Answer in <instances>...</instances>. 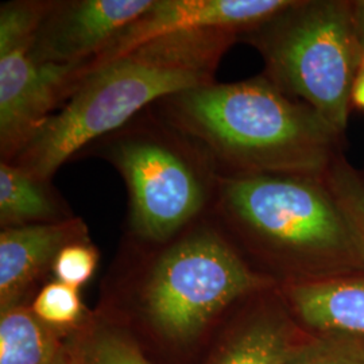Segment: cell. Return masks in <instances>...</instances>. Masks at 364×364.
<instances>
[{"label": "cell", "mask_w": 364, "mask_h": 364, "mask_svg": "<svg viewBox=\"0 0 364 364\" xmlns=\"http://www.w3.org/2000/svg\"><path fill=\"white\" fill-rule=\"evenodd\" d=\"M150 107L201 144L220 176L326 177L344 156V134L263 75L213 81Z\"/></svg>", "instance_id": "6da1fadb"}, {"label": "cell", "mask_w": 364, "mask_h": 364, "mask_svg": "<svg viewBox=\"0 0 364 364\" xmlns=\"http://www.w3.org/2000/svg\"><path fill=\"white\" fill-rule=\"evenodd\" d=\"M239 36L198 30L153 39L87 73L66 105L36 131L10 162L52 181L92 142L119 130L150 105L215 81Z\"/></svg>", "instance_id": "7a4b0ae2"}, {"label": "cell", "mask_w": 364, "mask_h": 364, "mask_svg": "<svg viewBox=\"0 0 364 364\" xmlns=\"http://www.w3.org/2000/svg\"><path fill=\"white\" fill-rule=\"evenodd\" d=\"M210 215L232 243L287 270V284L364 269L362 239L326 176H220Z\"/></svg>", "instance_id": "3957f363"}, {"label": "cell", "mask_w": 364, "mask_h": 364, "mask_svg": "<svg viewBox=\"0 0 364 364\" xmlns=\"http://www.w3.org/2000/svg\"><path fill=\"white\" fill-rule=\"evenodd\" d=\"M81 156L105 159L119 171L129 192V230L138 242H166L212 210L220 178L213 159L151 107Z\"/></svg>", "instance_id": "277c9868"}, {"label": "cell", "mask_w": 364, "mask_h": 364, "mask_svg": "<svg viewBox=\"0 0 364 364\" xmlns=\"http://www.w3.org/2000/svg\"><path fill=\"white\" fill-rule=\"evenodd\" d=\"M239 42L257 49L264 64L262 75L279 91L311 105L346 132L363 58L351 0H290Z\"/></svg>", "instance_id": "5b68a950"}, {"label": "cell", "mask_w": 364, "mask_h": 364, "mask_svg": "<svg viewBox=\"0 0 364 364\" xmlns=\"http://www.w3.org/2000/svg\"><path fill=\"white\" fill-rule=\"evenodd\" d=\"M156 245L136 294L149 321L169 338L195 336L239 299L274 285L243 258L210 213Z\"/></svg>", "instance_id": "8992f818"}, {"label": "cell", "mask_w": 364, "mask_h": 364, "mask_svg": "<svg viewBox=\"0 0 364 364\" xmlns=\"http://www.w3.org/2000/svg\"><path fill=\"white\" fill-rule=\"evenodd\" d=\"M30 48L0 52V161H10L66 105L87 72L82 65L37 61Z\"/></svg>", "instance_id": "52a82bcc"}, {"label": "cell", "mask_w": 364, "mask_h": 364, "mask_svg": "<svg viewBox=\"0 0 364 364\" xmlns=\"http://www.w3.org/2000/svg\"><path fill=\"white\" fill-rule=\"evenodd\" d=\"M154 0H53L30 54L41 63L87 65Z\"/></svg>", "instance_id": "ba28073f"}, {"label": "cell", "mask_w": 364, "mask_h": 364, "mask_svg": "<svg viewBox=\"0 0 364 364\" xmlns=\"http://www.w3.org/2000/svg\"><path fill=\"white\" fill-rule=\"evenodd\" d=\"M290 0H154L105 52L87 65V73L153 39L198 30H224L239 36L284 10Z\"/></svg>", "instance_id": "9c48e42d"}, {"label": "cell", "mask_w": 364, "mask_h": 364, "mask_svg": "<svg viewBox=\"0 0 364 364\" xmlns=\"http://www.w3.org/2000/svg\"><path fill=\"white\" fill-rule=\"evenodd\" d=\"M90 237L81 218L4 228L0 232V306L19 305L21 299L49 270L66 245Z\"/></svg>", "instance_id": "30bf717a"}, {"label": "cell", "mask_w": 364, "mask_h": 364, "mask_svg": "<svg viewBox=\"0 0 364 364\" xmlns=\"http://www.w3.org/2000/svg\"><path fill=\"white\" fill-rule=\"evenodd\" d=\"M282 294L299 318L323 335L364 338V269L290 282Z\"/></svg>", "instance_id": "8fae6325"}, {"label": "cell", "mask_w": 364, "mask_h": 364, "mask_svg": "<svg viewBox=\"0 0 364 364\" xmlns=\"http://www.w3.org/2000/svg\"><path fill=\"white\" fill-rule=\"evenodd\" d=\"M73 210L52 181L0 161V225L16 228L73 219Z\"/></svg>", "instance_id": "7c38bea8"}, {"label": "cell", "mask_w": 364, "mask_h": 364, "mask_svg": "<svg viewBox=\"0 0 364 364\" xmlns=\"http://www.w3.org/2000/svg\"><path fill=\"white\" fill-rule=\"evenodd\" d=\"M55 341L49 328L21 305L1 311L0 364H53Z\"/></svg>", "instance_id": "4fadbf2b"}, {"label": "cell", "mask_w": 364, "mask_h": 364, "mask_svg": "<svg viewBox=\"0 0 364 364\" xmlns=\"http://www.w3.org/2000/svg\"><path fill=\"white\" fill-rule=\"evenodd\" d=\"M287 329L278 317L260 316L235 338L218 364H287L293 347Z\"/></svg>", "instance_id": "5bb4252c"}, {"label": "cell", "mask_w": 364, "mask_h": 364, "mask_svg": "<svg viewBox=\"0 0 364 364\" xmlns=\"http://www.w3.org/2000/svg\"><path fill=\"white\" fill-rule=\"evenodd\" d=\"M53 0H13L0 7V52L31 46Z\"/></svg>", "instance_id": "9a60e30c"}, {"label": "cell", "mask_w": 364, "mask_h": 364, "mask_svg": "<svg viewBox=\"0 0 364 364\" xmlns=\"http://www.w3.org/2000/svg\"><path fill=\"white\" fill-rule=\"evenodd\" d=\"M287 364H364V338L323 335L293 348Z\"/></svg>", "instance_id": "2e32d148"}, {"label": "cell", "mask_w": 364, "mask_h": 364, "mask_svg": "<svg viewBox=\"0 0 364 364\" xmlns=\"http://www.w3.org/2000/svg\"><path fill=\"white\" fill-rule=\"evenodd\" d=\"M82 309L78 289L60 281L46 284L31 304V312L46 326H70L81 317Z\"/></svg>", "instance_id": "e0dca14e"}, {"label": "cell", "mask_w": 364, "mask_h": 364, "mask_svg": "<svg viewBox=\"0 0 364 364\" xmlns=\"http://www.w3.org/2000/svg\"><path fill=\"white\" fill-rule=\"evenodd\" d=\"M99 251L90 237L72 242L63 248L53 264L55 281L80 289L85 285L96 272Z\"/></svg>", "instance_id": "ac0fdd59"}, {"label": "cell", "mask_w": 364, "mask_h": 364, "mask_svg": "<svg viewBox=\"0 0 364 364\" xmlns=\"http://www.w3.org/2000/svg\"><path fill=\"white\" fill-rule=\"evenodd\" d=\"M329 185L347 210L364 246V178L346 156H340L326 176Z\"/></svg>", "instance_id": "d6986e66"}, {"label": "cell", "mask_w": 364, "mask_h": 364, "mask_svg": "<svg viewBox=\"0 0 364 364\" xmlns=\"http://www.w3.org/2000/svg\"><path fill=\"white\" fill-rule=\"evenodd\" d=\"M88 364L150 363L130 340L112 332H102L92 341Z\"/></svg>", "instance_id": "ffe728a7"}, {"label": "cell", "mask_w": 364, "mask_h": 364, "mask_svg": "<svg viewBox=\"0 0 364 364\" xmlns=\"http://www.w3.org/2000/svg\"><path fill=\"white\" fill-rule=\"evenodd\" d=\"M351 107L364 111V54L352 87Z\"/></svg>", "instance_id": "44dd1931"}, {"label": "cell", "mask_w": 364, "mask_h": 364, "mask_svg": "<svg viewBox=\"0 0 364 364\" xmlns=\"http://www.w3.org/2000/svg\"><path fill=\"white\" fill-rule=\"evenodd\" d=\"M352 19L356 37L364 54V0H352Z\"/></svg>", "instance_id": "7402d4cb"}]
</instances>
